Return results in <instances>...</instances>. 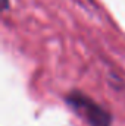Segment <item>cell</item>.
I'll return each mask as SVG.
<instances>
[{"label":"cell","instance_id":"obj_1","mask_svg":"<svg viewBox=\"0 0 125 126\" xmlns=\"http://www.w3.org/2000/svg\"><path fill=\"white\" fill-rule=\"evenodd\" d=\"M66 101L74 107V110L88 123L90 126H109L110 116L106 110H103L99 104H96L88 97L78 93L68 95Z\"/></svg>","mask_w":125,"mask_h":126}]
</instances>
